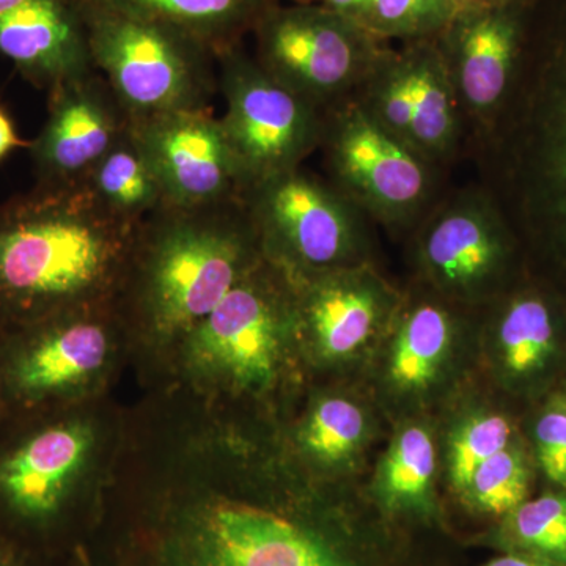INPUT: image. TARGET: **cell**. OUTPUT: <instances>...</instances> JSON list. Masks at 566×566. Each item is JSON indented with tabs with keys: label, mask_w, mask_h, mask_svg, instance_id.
<instances>
[{
	"label": "cell",
	"mask_w": 566,
	"mask_h": 566,
	"mask_svg": "<svg viewBox=\"0 0 566 566\" xmlns=\"http://www.w3.org/2000/svg\"><path fill=\"white\" fill-rule=\"evenodd\" d=\"M485 566H560L551 564V562L542 560V558L531 556H505L495 558Z\"/></svg>",
	"instance_id": "d6a6232c"
},
{
	"label": "cell",
	"mask_w": 566,
	"mask_h": 566,
	"mask_svg": "<svg viewBox=\"0 0 566 566\" xmlns=\"http://www.w3.org/2000/svg\"><path fill=\"white\" fill-rule=\"evenodd\" d=\"M468 155L505 218L566 255V40L534 69H517L504 106Z\"/></svg>",
	"instance_id": "7a4b0ae2"
},
{
	"label": "cell",
	"mask_w": 566,
	"mask_h": 566,
	"mask_svg": "<svg viewBox=\"0 0 566 566\" xmlns=\"http://www.w3.org/2000/svg\"><path fill=\"white\" fill-rule=\"evenodd\" d=\"M140 304L156 334H189L256 268L262 244L243 200L166 207L140 222Z\"/></svg>",
	"instance_id": "3957f363"
},
{
	"label": "cell",
	"mask_w": 566,
	"mask_h": 566,
	"mask_svg": "<svg viewBox=\"0 0 566 566\" xmlns=\"http://www.w3.org/2000/svg\"><path fill=\"white\" fill-rule=\"evenodd\" d=\"M452 21L447 0H375L364 28L379 41L436 40Z\"/></svg>",
	"instance_id": "d4e9b609"
},
{
	"label": "cell",
	"mask_w": 566,
	"mask_h": 566,
	"mask_svg": "<svg viewBox=\"0 0 566 566\" xmlns=\"http://www.w3.org/2000/svg\"><path fill=\"white\" fill-rule=\"evenodd\" d=\"M0 394L6 395V390H3L2 374H0Z\"/></svg>",
	"instance_id": "74e56055"
},
{
	"label": "cell",
	"mask_w": 566,
	"mask_h": 566,
	"mask_svg": "<svg viewBox=\"0 0 566 566\" xmlns=\"http://www.w3.org/2000/svg\"><path fill=\"white\" fill-rule=\"evenodd\" d=\"M352 99L444 172L468 155V128L434 40L386 48Z\"/></svg>",
	"instance_id": "9c48e42d"
},
{
	"label": "cell",
	"mask_w": 566,
	"mask_h": 566,
	"mask_svg": "<svg viewBox=\"0 0 566 566\" xmlns=\"http://www.w3.org/2000/svg\"><path fill=\"white\" fill-rule=\"evenodd\" d=\"M25 0H0V17L2 14L9 13V11L17 9L21 3H24Z\"/></svg>",
	"instance_id": "836d02e7"
},
{
	"label": "cell",
	"mask_w": 566,
	"mask_h": 566,
	"mask_svg": "<svg viewBox=\"0 0 566 566\" xmlns=\"http://www.w3.org/2000/svg\"><path fill=\"white\" fill-rule=\"evenodd\" d=\"M63 312L20 324L24 333L14 338V344L0 348L3 390L20 408H33L65 392L98 370L106 359L103 323L63 318Z\"/></svg>",
	"instance_id": "9a60e30c"
},
{
	"label": "cell",
	"mask_w": 566,
	"mask_h": 566,
	"mask_svg": "<svg viewBox=\"0 0 566 566\" xmlns=\"http://www.w3.org/2000/svg\"><path fill=\"white\" fill-rule=\"evenodd\" d=\"M77 422L41 424L0 452V506L22 523L41 524L61 510L91 447Z\"/></svg>",
	"instance_id": "2e32d148"
},
{
	"label": "cell",
	"mask_w": 566,
	"mask_h": 566,
	"mask_svg": "<svg viewBox=\"0 0 566 566\" xmlns=\"http://www.w3.org/2000/svg\"><path fill=\"white\" fill-rule=\"evenodd\" d=\"M509 536L531 557L566 566V495L546 494L510 513Z\"/></svg>",
	"instance_id": "603a6c76"
},
{
	"label": "cell",
	"mask_w": 566,
	"mask_h": 566,
	"mask_svg": "<svg viewBox=\"0 0 566 566\" xmlns=\"http://www.w3.org/2000/svg\"><path fill=\"white\" fill-rule=\"evenodd\" d=\"M95 202L123 222L139 226L166 207L161 185L132 128L118 137L84 181Z\"/></svg>",
	"instance_id": "ffe728a7"
},
{
	"label": "cell",
	"mask_w": 566,
	"mask_h": 566,
	"mask_svg": "<svg viewBox=\"0 0 566 566\" xmlns=\"http://www.w3.org/2000/svg\"><path fill=\"white\" fill-rule=\"evenodd\" d=\"M24 142L18 136L14 123L11 120L9 112L0 106V163L11 155L17 148L24 147Z\"/></svg>",
	"instance_id": "4dcf8cb0"
},
{
	"label": "cell",
	"mask_w": 566,
	"mask_h": 566,
	"mask_svg": "<svg viewBox=\"0 0 566 566\" xmlns=\"http://www.w3.org/2000/svg\"><path fill=\"white\" fill-rule=\"evenodd\" d=\"M535 442L543 471L566 488V406L547 409L535 424Z\"/></svg>",
	"instance_id": "f1b7e54d"
},
{
	"label": "cell",
	"mask_w": 566,
	"mask_h": 566,
	"mask_svg": "<svg viewBox=\"0 0 566 566\" xmlns=\"http://www.w3.org/2000/svg\"><path fill=\"white\" fill-rule=\"evenodd\" d=\"M327 181L365 218L389 229H415L441 199L444 170L371 120L353 99L324 112Z\"/></svg>",
	"instance_id": "5b68a950"
},
{
	"label": "cell",
	"mask_w": 566,
	"mask_h": 566,
	"mask_svg": "<svg viewBox=\"0 0 566 566\" xmlns=\"http://www.w3.org/2000/svg\"><path fill=\"white\" fill-rule=\"evenodd\" d=\"M364 431L363 411L344 398H331L305 424L304 444L324 461H340L357 449Z\"/></svg>",
	"instance_id": "4316f807"
},
{
	"label": "cell",
	"mask_w": 566,
	"mask_h": 566,
	"mask_svg": "<svg viewBox=\"0 0 566 566\" xmlns=\"http://www.w3.org/2000/svg\"><path fill=\"white\" fill-rule=\"evenodd\" d=\"M170 207L240 200V169L221 120L211 111H182L129 120Z\"/></svg>",
	"instance_id": "8fae6325"
},
{
	"label": "cell",
	"mask_w": 566,
	"mask_h": 566,
	"mask_svg": "<svg viewBox=\"0 0 566 566\" xmlns=\"http://www.w3.org/2000/svg\"><path fill=\"white\" fill-rule=\"evenodd\" d=\"M453 335L452 312L442 303L422 300L398 323L390 374L405 389H422L438 371Z\"/></svg>",
	"instance_id": "44dd1931"
},
{
	"label": "cell",
	"mask_w": 566,
	"mask_h": 566,
	"mask_svg": "<svg viewBox=\"0 0 566 566\" xmlns=\"http://www.w3.org/2000/svg\"><path fill=\"white\" fill-rule=\"evenodd\" d=\"M139 226L109 214L84 185H35L0 205V327L103 293Z\"/></svg>",
	"instance_id": "6da1fadb"
},
{
	"label": "cell",
	"mask_w": 566,
	"mask_h": 566,
	"mask_svg": "<svg viewBox=\"0 0 566 566\" xmlns=\"http://www.w3.org/2000/svg\"><path fill=\"white\" fill-rule=\"evenodd\" d=\"M221 120L243 192L249 186L297 169L319 150L324 111L279 84L243 46L218 54ZM243 196V193H241Z\"/></svg>",
	"instance_id": "ba28073f"
},
{
	"label": "cell",
	"mask_w": 566,
	"mask_h": 566,
	"mask_svg": "<svg viewBox=\"0 0 566 566\" xmlns=\"http://www.w3.org/2000/svg\"><path fill=\"white\" fill-rule=\"evenodd\" d=\"M241 200L263 255L274 262L301 273L357 266L365 249L364 212L327 178L301 166L249 186Z\"/></svg>",
	"instance_id": "52a82bcc"
},
{
	"label": "cell",
	"mask_w": 566,
	"mask_h": 566,
	"mask_svg": "<svg viewBox=\"0 0 566 566\" xmlns=\"http://www.w3.org/2000/svg\"><path fill=\"white\" fill-rule=\"evenodd\" d=\"M557 316L546 297L523 293L499 312L497 342L506 370L528 378L545 370L557 348Z\"/></svg>",
	"instance_id": "7402d4cb"
},
{
	"label": "cell",
	"mask_w": 566,
	"mask_h": 566,
	"mask_svg": "<svg viewBox=\"0 0 566 566\" xmlns=\"http://www.w3.org/2000/svg\"><path fill=\"white\" fill-rule=\"evenodd\" d=\"M319 0H294V3H318Z\"/></svg>",
	"instance_id": "8d00e7d4"
},
{
	"label": "cell",
	"mask_w": 566,
	"mask_h": 566,
	"mask_svg": "<svg viewBox=\"0 0 566 566\" xmlns=\"http://www.w3.org/2000/svg\"><path fill=\"white\" fill-rule=\"evenodd\" d=\"M305 285V323L319 352L327 357L348 356L367 344L381 322L389 294L364 266L319 271Z\"/></svg>",
	"instance_id": "ac0fdd59"
},
{
	"label": "cell",
	"mask_w": 566,
	"mask_h": 566,
	"mask_svg": "<svg viewBox=\"0 0 566 566\" xmlns=\"http://www.w3.org/2000/svg\"><path fill=\"white\" fill-rule=\"evenodd\" d=\"M0 54L48 92L96 71L77 0H25L2 14Z\"/></svg>",
	"instance_id": "e0dca14e"
},
{
	"label": "cell",
	"mask_w": 566,
	"mask_h": 566,
	"mask_svg": "<svg viewBox=\"0 0 566 566\" xmlns=\"http://www.w3.org/2000/svg\"><path fill=\"white\" fill-rule=\"evenodd\" d=\"M468 493L480 509L494 515H510L526 502L528 471L520 450L506 449L495 453L476 469Z\"/></svg>",
	"instance_id": "484cf974"
},
{
	"label": "cell",
	"mask_w": 566,
	"mask_h": 566,
	"mask_svg": "<svg viewBox=\"0 0 566 566\" xmlns=\"http://www.w3.org/2000/svg\"><path fill=\"white\" fill-rule=\"evenodd\" d=\"M95 70L128 120L211 111L219 92L218 54L170 25L109 0H77Z\"/></svg>",
	"instance_id": "277c9868"
},
{
	"label": "cell",
	"mask_w": 566,
	"mask_h": 566,
	"mask_svg": "<svg viewBox=\"0 0 566 566\" xmlns=\"http://www.w3.org/2000/svg\"><path fill=\"white\" fill-rule=\"evenodd\" d=\"M252 33L256 63L324 112L352 99L386 50L359 22L322 3H275Z\"/></svg>",
	"instance_id": "8992f818"
},
{
	"label": "cell",
	"mask_w": 566,
	"mask_h": 566,
	"mask_svg": "<svg viewBox=\"0 0 566 566\" xmlns=\"http://www.w3.org/2000/svg\"><path fill=\"white\" fill-rule=\"evenodd\" d=\"M256 275L253 268L189 333L197 363L249 387L273 379L286 314L281 294Z\"/></svg>",
	"instance_id": "5bb4252c"
},
{
	"label": "cell",
	"mask_w": 566,
	"mask_h": 566,
	"mask_svg": "<svg viewBox=\"0 0 566 566\" xmlns=\"http://www.w3.org/2000/svg\"><path fill=\"white\" fill-rule=\"evenodd\" d=\"M417 256L449 296H480L509 256V221L480 182L446 191L417 223Z\"/></svg>",
	"instance_id": "30bf717a"
},
{
	"label": "cell",
	"mask_w": 566,
	"mask_h": 566,
	"mask_svg": "<svg viewBox=\"0 0 566 566\" xmlns=\"http://www.w3.org/2000/svg\"><path fill=\"white\" fill-rule=\"evenodd\" d=\"M512 427L502 416L471 420L461 428L450 452V474L460 490L468 491L476 469L509 447Z\"/></svg>",
	"instance_id": "83f0119b"
},
{
	"label": "cell",
	"mask_w": 566,
	"mask_h": 566,
	"mask_svg": "<svg viewBox=\"0 0 566 566\" xmlns=\"http://www.w3.org/2000/svg\"><path fill=\"white\" fill-rule=\"evenodd\" d=\"M318 3L335 11V13L342 14V17L348 18V20L364 25L365 20L374 9L375 0H319Z\"/></svg>",
	"instance_id": "f546056e"
},
{
	"label": "cell",
	"mask_w": 566,
	"mask_h": 566,
	"mask_svg": "<svg viewBox=\"0 0 566 566\" xmlns=\"http://www.w3.org/2000/svg\"><path fill=\"white\" fill-rule=\"evenodd\" d=\"M452 18L458 14L471 13V11L499 9V7H510L515 0H447Z\"/></svg>",
	"instance_id": "1f68e13d"
},
{
	"label": "cell",
	"mask_w": 566,
	"mask_h": 566,
	"mask_svg": "<svg viewBox=\"0 0 566 566\" xmlns=\"http://www.w3.org/2000/svg\"><path fill=\"white\" fill-rule=\"evenodd\" d=\"M433 439L420 427L400 434L387 458L382 485L394 504H416L430 490L434 474Z\"/></svg>",
	"instance_id": "cb8c5ba5"
},
{
	"label": "cell",
	"mask_w": 566,
	"mask_h": 566,
	"mask_svg": "<svg viewBox=\"0 0 566 566\" xmlns=\"http://www.w3.org/2000/svg\"><path fill=\"white\" fill-rule=\"evenodd\" d=\"M128 122L98 71L52 88L48 120L29 144L35 185H84Z\"/></svg>",
	"instance_id": "4fadbf2b"
},
{
	"label": "cell",
	"mask_w": 566,
	"mask_h": 566,
	"mask_svg": "<svg viewBox=\"0 0 566 566\" xmlns=\"http://www.w3.org/2000/svg\"><path fill=\"white\" fill-rule=\"evenodd\" d=\"M122 9L170 25L216 54L237 46L279 0H109Z\"/></svg>",
	"instance_id": "d6986e66"
},
{
	"label": "cell",
	"mask_w": 566,
	"mask_h": 566,
	"mask_svg": "<svg viewBox=\"0 0 566 566\" xmlns=\"http://www.w3.org/2000/svg\"><path fill=\"white\" fill-rule=\"evenodd\" d=\"M0 566H18L17 562L13 560L10 556H7V553L0 551Z\"/></svg>",
	"instance_id": "e575fe53"
},
{
	"label": "cell",
	"mask_w": 566,
	"mask_h": 566,
	"mask_svg": "<svg viewBox=\"0 0 566 566\" xmlns=\"http://www.w3.org/2000/svg\"><path fill=\"white\" fill-rule=\"evenodd\" d=\"M513 6L453 17L436 39L468 128V148L506 102L521 59Z\"/></svg>",
	"instance_id": "7c38bea8"
},
{
	"label": "cell",
	"mask_w": 566,
	"mask_h": 566,
	"mask_svg": "<svg viewBox=\"0 0 566 566\" xmlns=\"http://www.w3.org/2000/svg\"><path fill=\"white\" fill-rule=\"evenodd\" d=\"M327 566H349L348 564H346V562L344 560V558H338V560H335L334 564H331V565H327Z\"/></svg>",
	"instance_id": "d590c367"
}]
</instances>
